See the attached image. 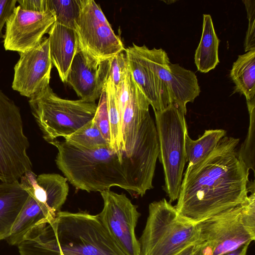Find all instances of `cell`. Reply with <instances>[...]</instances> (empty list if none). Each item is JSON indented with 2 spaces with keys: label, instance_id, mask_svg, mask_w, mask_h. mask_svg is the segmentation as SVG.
Wrapping results in <instances>:
<instances>
[{
  "label": "cell",
  "instance_id": "6da1fadb",
  "mask_svg": "<svg viewBox=\"0 0 255 255\" xmlns=\"http://www.w3.org/2000/svg\"><path fill=\"white\" fill-rule=\"evenodd\" d=\"M239 141L223 137L199 164L187 168L175 206L180 216L197 224L245 201L255 182L239 158Z\"/></svg>",
  "mask_w": 255,
  "mask_h": 255
},
{
  "label": "cell",
  "instance_id": "7a4b0ae2",
  "mask_svg": "<svg viewBox=\"0 0 255 255\" xmlns=\"http://www.w3.org/2000/svg\"><path fill=\"white\" fill-rule=\"evenodd\" d=\"M49 143L58 150L57 167L76 188L100 192L117 186L136 194L137 174L132 157L128 158L109 146L87 149L65 140Z\"/></svg>",
  "mask_w": 255,
  "mask_h": 255
},
{
  "label": "cell",
  "instance_id": "3957f363",
  "mask_svg": "<svg viewBox=\"0 0 255 255\" xmlns=\"http://www.w3.org/2000/svg\"><path fill=\"white\" fill-rule=\"evenodd\" d=\"M27 244L64 255H126L101 222L85 212H59L53 221L31 228Z\"/></svg>",
  "mask_w": 255,
  "mask_h": 255
},
{
  "label": "cell",
  "instance_id": "277c9868",
  "mask_svg": "<svg viewBox=\"0 0 255 255\" xmlns=\"http://www.w3.org/2000/svg\"><path fill=\"white\" fill-rule=\"evenodd\" d=\"M67 181L58 174L25 172L19 182L29 196L6 239L8 244L17 246L33 227L54 220L68 195Z\"/></svg>",
  "mask_w": 255,
  "mask_h": 255
},
{
  "label": "cell",
  "instance_id": "5b68a950",
  "mask_svg": "<svg viewBox=\"0 0 255 255\" xmlns=\"http://www.w3.org/2000/svg\"><path fill=\"white\" fill-rule=\"evenodd\" d=\"M138 241L139 255H176L190 245L200 244L198 223L180 216L175 206L163 198L149 205Z\"/></svg>",
  "mask_w": 255,
  "mask_h": 255
},
{
  "label": "cell",
  "instance_id": "8992f818",
  "mask_svg": "<svg viewBox=\"0 0 255 255\" xmlns=\"http://www.w3.org/2000/svg\"><path fill=\"white\" fill-rule=\"evenodd\" d=\"M31 112L48 142L66 138L93 120L97 105L58 96L50 85L29 98Z\"/></svg>",
  "mask_w": 255,
  "mask_h": 255
},
{
  "label": "cell",
  "instance_id": "52a82bcc",
  "mask_svg": "<svg viewBox=\"0 0 255 255\" xmlns=\"http://www.w3.org/2000/svg\"><path fill=\"white\" fill-rule=\"evenodd\" d=\"M154 112L159 141L158 158L164 174V190L171 203L178 198L186 162L185 137L187 127L185 115L173 104Z\"/></svg>",
  "mask_w": 255,
  "mask_h": 255
},
{
  "label": "cell",
  "instance_id": "ba28073f",
  "mask_svg": "<svg viewBox=\"0 0 255 255\" xmlns=\"http://www.w3.org/2000/svg\"><path fill=\"white\" fill-rule=\"evenodd\" d=\"M19 108L0 89V180L19 181L32 163Z\"/></svg>",
  "mask_w": 255,
  "mask_h": 255
},
{
  "label": "cell",
  "instance_id": "9c48e42d",
  "mask_svg": "<svg viewBox=\"0 0 255 255\" xmlns=\"http://www.w3.org/2000/svg\"><path fill=\"white\" fill-rule=\"evenodd\" d=\"M131 77L148 101L153 111L171 104L168 89L170 63L162 49H149L133 43L125 51Z\"/></svg>",
  "mask_w": 255,
  "mask_h": 255
},
{
  "label": "cell",
  "instance_id": "30bf717a",
  "mask_svg": "<svg viewBox=\"0 0 255 255\" xmlns=\"http://www.w3.org/2000/svg\"><path fill=\"white\" fill-rule=\"evenodd\" d=\"M74 29L79 49L100 62L126 50L100 6L93 0H81Z\"/></svg>",
  "mask_w": 255,
  "mask_h": 255
},
{
  "label": "cell",
  "instance_id": "8fae6325",
  "mask_svg": "<svg viewBox=\"0 0 255 255\" xmlns=\"http://www.w3.org/2000/svg\"><path fill=\"white\" fill-rule=\"evenodd\" d=\"M239 205L198 223L200 244L207 255H221L255 239V234L245 226Z\"/></svg>",
  "mask_w": 255,
  "mask_h": 255
},
{
  "label": "cell",
  "instance_id": "7c38bea8",
  "mask_svg": "<svg viewBox=\"0 0 255 255\" xmlns=\"http://www.w3.org/2000/svg\"><path fill=\"white\" fill-rule=\"evenodd\" d=\"M104 202L98 215L103 225L126 255H139L140 245L135 229L140 213L125 194L110 190L100 192Z\"/></svg>",
  "mask_w": 255,
  "mask_h": 255
},
{
  "label": "cell",
  "instance_id": "4fadbf2b",
  "mask_svg": "<svg viewBox=\"0 0 255 255\" xmlns=\"http://www.w3.org/2000/svg\"><path fill=\"white\" fill-rule=\"evenodd\" d=\"M55 21V16L50 10L32 11L18 5L5 23L3 38L5 50L20 53L34 48Z\"/></svg>",
  "mask_w": 255,
  "mask_h": 255
},
{
  "label": "cell",
  "instance_id": "5bb4252c",
  "mask_svg": "<svg viewBox=\"0 0 255 255\" xmlns=\"http://www.w3.org/2000/svg\"><path fill=\"white\" fill-rule=\"evenodd\" d=\"M19 54L11 88L30 98L49 85L53 64L48 37H43L37 46Z\"/></svg>",
  "mask_w": 255,
  "mask_h": 255
},
{
  "label": "cell",
  "instance_id": "9a60e30c",
  "mask_svg": "<svg viewBox=\"0 0 255 255\" xmlns=\"http://www.w3.org/2000/svg\"><path fill=\"white\" fill-rule=\"evenodd\" d=\"M108 73V59L99 61L79 48L66 82L80 99L95 102L103 92Z\"/></svg>",
  "mask_w": 255,
  "mask_h": 255
},
{
  "label": "cell",
  "instance_id": "2e32d148",
  "mask_svg": "<svg viewBox=\"0 0 255 255\" xmlns=\"http://www.w3.org/2000/svg\"><path fill=\"white\" fill-rule=\"evenodd\" d=\"M149 105L130 74L129 97L121 121L123 149L128 158L132 157L141 125L149 114Z\"/></svg>",
  "mask_w": 255,
  "mask_h": 255
},
{
  "label": "cell",
  "instance_id": "e0dca14e",
  "mask_svg": "<svg viewBox=\"0 0 255 255\" xmlns=\"http://www.w3.org/2000/svg\"><path fill=\"white\" fill-rule=\"evenodd\" d=\"M48 34L52 63L62 82L66 83L72 61L79 48L76 31L55 22Z\"/></svg>",
  "mask_w": 255,
  "mask_h": 255
},
{
  "label": "cell",
  "instance_id": "ac0fdd59",
  "mask_svg": "<svg viewBox=\"0 0 255 255\" xmlns=\"http://www.w3.org/2000/svg\"><path fill=\"white\" fill-rule=\"evenodd\" d=\"M168 89L171 104L176 105L185 115L186 105L193 102L200 93L196 74L192 71L171 62Z\"/></svg>",
  "mask_w": 255,
  "mask_h": 255
},
{
  "label": "cell",
  "instance_id": "d6986e66",
  "mask_svg": "<svg viewBox=\"0 0 255 255\" xmlns=\"http://www.w3.org/2000/svg\"><path fill=\"white\" fill-rule=\"evenodd\" d=\"M28 196L18 181L0 184V242L9 237Z\"/></svg>",
  "mask_w": 255,
  "mask_h": 255
},
{
  "label": "cell",
  "instance_id": "ffe728a7",
  "mask_svg": "<svg viewBox=\"0 0 255 255\" xmlns=\"http://www.w3.org/2000/svg\"><path fill=\"white\" fill-rule=\"evenodd\" d=\"M202 32L199 45L195 51L194 62L198 71L208 73L220 62L218 48L220 40L216 34L211 16L203 15Z\"/></svg>",
  "mask_w": 255,
  "mask_h": 255
},
{
  "label": "cell",
  "instance_id": "44dd1931",
  "mask_svg": "<svg viewBox=\"0 0 255 255\" xmlns=\"http://www.w3.org/2000/svg\"><path fill=\"white\" fill-rule=\"evenodd\" d=\"M230 77L236 92L244 95L247 101L255 98V50L238 56L233 63Z\"/></svg>",
  "mask_w": 255,
  "mask_h": 255
},
{
  "label": "cell",
  "instance_id": "7402d4cb",
  "mask_svg": "<svg viewBox=\"0 0 255 255\" xmlns=\"http://www.w3.org/2000/svg\"><path fill=\"white\" fill-rule=\"evenodd\" d=\"M226 131L222 129L206 130L196 140L191 139L188 132L185 137L187 168H192L199 164L214 150Z\"/></svg>",
  "mask_w": 255,
  "mask_h": 255
},
{
  "label": "cell",
  "instance_id": "603a6c76",
  "mask_svg": "<svg viewBox=\"0 0 255 255\" xmlns=\"http://www.w3.org/2000/svg\"><path fill=\"white\" fill-rule=\"evenodd\" d=\"M110 129V147L116 152L125 154L124 151L121 120L117 106L114 85L109 78L105 83Z\"/></svg>",
  "mask_w": 255,
  "mask_h": 255
},
{
  "label": "cell",
  "instance_id": "cb8c5ba5",
  "mask_svg": "<svg viewBox=\"0 0 255 255\" xmlns=\"http://www.w3.org/2000/svg\"><path fill=\"white\" fill-rule=\"evenodd\" d=\"M64 140L75 146L87 149L110 146L93 121L64 138Z\"/></svg>",
  "mask_w": 255,
  "mask_h": 255
},
{
  "label": "cell",
  "instance_id": "d4e9b609",
  "mask_svg": "<svg viewBox=\"0 0 255 255\" xmlns=\"http://www.w3.org/2000/svg\"><path fill=\"white\" fill-rule=\"evenodd\" d=\"M47 10L52 11L56 23L75 28L80 8L81 0H46Z\"/></svg>",
  "mask_w": 255,
  "mask_h": 255
},
{
  "label": "cell",
  "instance_id": "484cf974",
  "mask_svg": "<svg viewBox=\"0 0 255 255\" xmlns=\"http://www.w3.org/2000/svg\"><path fill=\"white\" fill-rule=\"evenodd\" d=\"M250 117L247 135L238 152L240 160L244 164L247 171L252 169L255 173V98L247 101Z\"/></svg>",
  "mask_w": 255,
  "mask_h": 255
},
{
  "label": "cell",
  "instance_id": "4316f807",
  "mask_svg": "<svg viewBox=\"0 0 255 255\" xmlns=\"http://www.w3.org/2000/svg\"><path fill=\"white\" fill-rule=\"evenodd\" d=\"M129 70L128 58L125 51L108 59L107 78L111 80L115 89L125 79Z\"/></svg>",
  "mask_w": 255,
  "mask_h": 255
},
{
  "label": "cell",
  "instance_id": "83f0119b",
  "mask_svg": "<svg viewBox=\"0 0 255 255\" xmlns=\"http://www.w3.org/2000/svg\"><path fill=\"white\" fill-rule=\"evenodd\" d=\"M92 121L104 139L110 145V129L108 111L107 94L105 87L99 98L97 108Z\"/></svg>",
  "mask_w": 255,
  "mask_h": 255
},
{
  "label": "cell",
  "instance_id": "f1b7e54d",
  "mask_svg": "<svg viewBox=\"0 0 255 255\" xmlns=\"http://www.w3.org/2000/svg\"><path fill=\"white\" fill-rule=\"evenodd\" d=\"M249 20L248 28L244 42L245 52L255 50V0H244Z\"/></svg>",
  "mask_w": 255,
  "mask_h": 255
},
{
  "label": "cell",
  "instance_id": "f546056e",
  "mask_svg": "<svg viewBox=\"0 0 255 255\" xmlns=\"http://www.w3.org/2000/svg\"><path fill=\"white\" fill-rule=\"evenodd\" d=\"M242 218L245 226L253 234H255V192L251 191L241 204Z\"/></svg>",
  "mask_w": 255,
  "mask_h": 255
},
{
  "label": "cell",
  "instance_id": "4dcf8cb0",
  "mask_svg": "<svg viewBox=\"0 0 255 255\" xmlns=\"http://www.w3.org/2000/svg\"><path fill=\"white\" fill-rule=\"evenodd\" d=\"M16 0H0V38H3L2 29L16 7Z\"/></svg>",
  "mask_w": 255,
  "mask_h": 255
},
{
  "label": "cell",
  "instance_id": "1f68e13d",
  "mask_svg": "<svg viewBox=\"0 0 255 255\" xmlns=\"http://www.w3.org/2000/svg\"><path fill=\"white\" fill-rule=\"evenodd\" d=\"M19 5L23 9L43 12L47 10L46 0H18Z\"/></svg>",
  "mask_w": 255,
  "mask_h": 255
},
{
  "label": "cell",
  "instance_id": "d6a6232c",
  "mask_svg": "<svg viewBox=\"0 0 255 255\" xmlns=\"http://www.w3.org/2000/svg\"><path fill=\"white\" fill-rule=\"evenodd\" d=\"M250 243L242 246L240 248L221 255H248Z\"/></svg>",
  "mask_w": 255,
  "mask_h": 255
},
{
  "label": "cell",
  "instance_id": "836d02e7",
  "mask_svg": "<svg viewBox=\"0 0 255 255\" xmlns=\"http://www.w3.org/2000/svg\"><path fill=\"white\" fill-rule=\"evenodd\" d=\"M195 250V245H190L176 255H192Z\"/></svg>",
  "mask_w": 255,
  "mask_h": 255
},
{
  "label": "cell",
  "instance_id": "e575fe53",
  "mask_svg": "<svg viewBox=\"0 0 255 255\" xmlns=\"http://www.w3.org/2000/svg\"><path fill=\"white\" fill-rule=\"evenodd\" d=\"M192 255H207L203 245H195V250Z\"/></svg>",
  "mask_w": 255,
  "mask_h": 255
},
{
  "label": "cell",
  "instance_id": "d590c367",
  "mask_svg": "<svg viewBox=\"0 0 255 255\" xmlns=\"http://www.w3.org/2000/svg\"><path fill=\"white\" fill-rule=\"evenodd\" d=\"M60 255H63V254H61V253H60Z\"/></svg>",
  "mask_w": 255,
  "mask_h": 255
}]
</instances>
